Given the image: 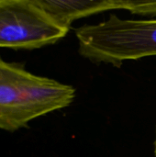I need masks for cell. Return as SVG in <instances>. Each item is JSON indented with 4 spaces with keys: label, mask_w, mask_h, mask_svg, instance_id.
<instances>
[{
    "label": "cell",
    "mask_w": 156,
    "mask_h": 157,
    "mask_svg": "<svg viewBox=\"0 0 156 157\" xmlns=\"http://www.w3.org/2000/svg\"><path fill=\"white\" fill-rule=\"evenodd\" d=\"M75 89L34 75L0 57V130L16 132L41 116L69 107Z\"/></svg>",
    "instance_id": "6da1fadb"
},
{
    "label": "cell",
    "mask_w": 156,
    "mask_h": 157,
    "mask_svg": "<svg viewBox=\"0 0 156 157\" xmlns=\"http://www.w3.org/2000/svg\"><path fill=\"white\" fill-rule=\"evenodd\" d=\"M69 29L35 0H0V48L40 49L58 42Z\"/></svg>",
    "instance_id": "3957f363"
},
{
    "label": "cell",
    "mask_w": 156,
    "mask_h": 157,
    "mask_svg": "<svg viewBox=\"0 0 156 157\" xmlns=\"http://www.w3.org/2000/svg\"><path fill=\"white\" fill-rule=\"evenodd\" d=\"M78 53L94 63L120 67L125 61L156 56V18L122 19L111 14L98 24L74 29Z\"/></svg>",
    "instance_id": "7a4b0ae2"
},
{
    "label": "cell",
    "mask_w": 156,
    "mask_h": 157,
    "mask_svg": "<svg viewBox=\"0 0 156 157\" xmlns=\"http://www.w3.org/2000/svg\"><path fill=\"white\" fill-rule=\"evenodd\" d=\"M112 9H124L135 15L156 17V0H60L55 5L58 18L68 27L78 18Z\"/></svg>",
    "instance_id": "277c9868"
},
{
    "label": "cell",
    "mask_w": 156,
    "mask_h": 157,
    "mask_svg": "<svg viewBox=\"0 0 156 157\" xmlns=\"http://www.w3.org/2000/svg\"><path fill=\"white\" fill-rule=\"evenodd\" d=\"M154 156L156 157V130H155V140H154Z\"/></svg>",
    "instance_id": "5b68a950"
}]
</instances>
